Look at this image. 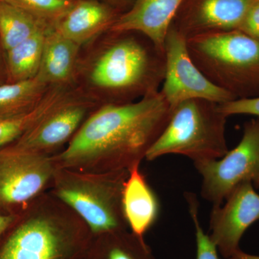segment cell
Returning <instances> with one entry per match:
<instances>
[{
	"instance_id": "cell-3",
	"label": "cell",
	"mask_w": 259,
	"mask_h": 259,
	"mask_svg": "<svg viewBox=\"0 0 259 259\" xmlns=\"http://www.w3.org/2000/svg\"><path fill=\"white\" fill-rule=\"evenodd\" d=\"M93 238L86 223L47 191L0 237V259H84Z\"/></svg>"
},
{
	"instance_id": "cell-2",
	"label": "cell",
	"mask_w": 259,
	"mask_h": 259,
	"mask_svg": "<svg viewBox=\"0 0 259 259\" xmlns=\"http://www.w3.org/2000/svg\"><path fill=\"white\" fill-rule=\"evenodd\" d=\"M164 50L132 30H109L81 48L75 88L97 105L136 102L159 91Z\"/></svg>"
},
{
	"instance_id": "cell-18",
	"label": "cell",
	"mask_w": 259,
	"mask_h": 259,
	"mask_svg": "<svg viewBox=\"0 0 259 259\" xmlns=\"http://www.w3.org/2000/svg\"><path fill=\"white\" fill-rule=\"evenodd\" d=\"M40 30L5 52L6 82H16L37 76L41 61L44 39L48 32Z\"/></svg>"
},
{
	"instance_id": "cell-15",
	"label": "cell",
	"mask_w": 259,
	"mask_h": 259,
	"mask_svg": "<svg viewBox=\"0 0 259 259\" xmlns=\"http://www.w3.org/2000/svg\"><path fill=\"white\" fill-rule=\"evenodd\" d=\"M81 48L56 30L48 32L37 77L50 88H75Z\"/></svg>"
},
{
	"instance_id": "cell-6",
	"label": "cell",
	"mask_w": 259,
	"mask_h": 259,
	"mask_svg": "<svg viewBox=\"0 0 259 259\" xmlns=\"http://www.w3.org/2000/svg\"><path fill=\"white\" fill-rule=\"evenodd\" d=\"M227 118L217 102L203 99L181 102L171 110L168 123L148 150L146 159L179 154L194 163L223 157L229 151Z\"/></svg>"
},
{
	"instance_id": "cell-26",
	"label": "cell",
	"mask_w": 259,
	"mask_h": 259,
	"mask_svg": "<svg viewBox=\"0 0 259 259\" xmlns=\"http://www.w3.org/2000/svg\"><path fill=\"white\" fill-rule=\"evenodd\" d=\"M100 1L110 5L122 14L131 9L136 0H100Z\"/></svg>"
},
{
	"instance_id": "cell-25",
	"label": "cell",
	"mask_w": 259,
	"mask_h": 259,
	"mask_svg": "<svg viewBox=\"0 0 259 259\" xmlns=\"http://www.w3.org/2000/svg\"><path fill=\"white\" fill-rule=\"evenodd\" d=\"M237 30L259 41V0H252Z\"/></svg>"
},
{
	"instance_id": "cell-12",
	"label": "cell",
	"mask_w": 259,
	"mask_h": 259,
	"mask_svg": "<svg viewBox=\"0 0 259 259\" xmlns=\"http://www.w3.org/2000/svg\"><path fill=\"white\" fill-rule=\"evenodd\" d=\"M252 0H183L171 27L186 39L237 30Z\"/></svg>"
},
{
	"instance_id": "cell-16",
	"label": "cell",
	"mask_w": 259,
	"mask_h": 259,
	"mask_svg": "<svg viewBox=\"0 0 259 259\" xmlns=\"http://www.w3.org/2000/svg\"><path fill=\"white\" fill-rule=\"evenodd\" d=\"M139 167L136 165L129 170L122 193V207L130 231L144 238L157 220L160 206Z\"/></svg>"
},
{
	"instance_id": "cell-24",
	"label": "cell",
	"mask_w": 259,
	"mask_h": 259,
	"mask_svg": "<svg viewBox=\"0 0 259 259\" xmlns=\"http://www.w3.org/2000/svg\"><path fill=\"white\" fill-rule=\"evenodd\" d=\"M221 111L229 117L231 115H253L259 119V96L251 98L236 99L220 104Z\"/></svg>"
},
{
	"instance_id": "cell-22",
	"label": "cell",
	"mask_w": 259,
	"mask_h": 259,
	"mask_svg": "<svg viewBox=\"0 0 259 259\" xmlns=\"http://www.w3.org/2000/svg\"><path fill=\"white\" fill-rule=\"evenodd\" d=\"M23 10L54 30L76 0H0Z\"/></svg>"
},
{
	"instance_id": "cell-7",
	"label": "cell",
	"mask_w": 259,
	"mask_h": 259,
	"mask_svg": "<svg viewBox=\"0 0 259 259\" xmlns=\"http://www.w3.org/2000/svg\"><path fill=\"white\" fill-rule=\"evenodd\" d=\"M51 156L6 146L0 150V209L17 214L50 189Z\"/></svg>"
},
{
	"instance_id": "cell-21",
	"label": "cell",
	"mask_w": 259,
	"mask_h": 259,
	"mask_svg": "<svg viewBox=\"0 0 259 259\" xmlns=\"http://www.w3.org/2000/svg\"><path fill=\"white\" fill-rule=\"evenodd\" d=\"M44 30H53L23 10L0 1V42L5 52Z\"/></svg>"
},
{
	"instance_id": "cell-14",
	"label": "cell",
	"mask_w": 259,
	"mask_h": 259,
	"mask_svg": "<svg viewBox=\"0 0 259 259\" xmlns=\"http://www.w3.org/2000/svg\"><path fill=\"white\" fill-rule=\"evenodd\" d=\"M183 0H136L111 30H132L147 36L164 50L165 38Z\"/></svg>"
},
{
	"instance_id": "cell-4",
	"label": "cell",
	"mask_w": 259,
	"mask_h": 259,
	"mask_svg": "<svg viewBox=\"0 0 259 259\" xmlns=\"http://www.w3.org/2000/svg\"><path fill=\"white\" fill-rule=\"evenodd\" d=\"M129 170L88 172L56 168L50 189L86 223L93 236L130 230L122 207Z\"/></svg>"
},
{
	"instance_id": "cell-23",
	"label": "cell",
	"mask_w": 259,
	"mask_h": 259,
	"mask_svg": "<svg viewBox=\"0 0 259 259\" xmlns=\"http://www.w3.org/2000/svg\"><path fill=\"white\" fill-rule=\"evenodd\" d=\"M191 218L195 229L197 256L196 259H221L218 255L217 247L211 240L209 235L204 233L201 226L198 215V202L197 197L192 193L186 194Z\"/></svg>"
},
{
	"instance_id": "cell-5",
	"label": "cell",
	"mask_w": 259,
	"mask_h": 259,
	"mask_svg": "<svg viewBox=\"0 0 259 259\" xmlns=\"http://www.w3.org/2000/svg\"><path fill=\"white\" fill-rule=\"evenodd\" d=\"M192 60L207 79L235 99L259 96V41L238 30L187 39Z\"/></svg>"
},
{
	"instance_id": "cell-27",
	"label": "cell",
	"mask_w": 259,
	"mask_h": 259,
	"mask_svg": "<svg viewBox=\"0 0 259 259\" xmlns=\"http://www.w3.org/2000/svg\"><path fill=\"white\" fill-rule=\"evenodd\" d=\"M16 215L17 214H5L0 212V237L3 236L12 223L14 222Z\"/></svg>"
},
{
	"instance_id": "cell-1",
	"label": "cell",
	"mask_w": 259,
	"mask_h": 259,
	"mask_svg": "<svg viewBox=\"0 0 259 259\" xmlns=\"http://www.w3.org/2000/svg\"><path fill=\"white\" fill-rule=\"evenodd\" d=\"M170 115L160 90L136 102L97 107L52 161L56 168L81 171L130 170L146 158Z\"/></svg>"
},
{
	"instance_id": "cell-17",
	"label": "cell",
	"mask_w": 259,
	"mask_h": 259,
	"mask_svg": "<svg viewBox=\"0 0 259 259\" xmlns=\"http://www.w3.org/2000/svg\"><path fill=\"white\" fill-rule=\"evenodd\" d=\"M84 259H156L144 238L130 230L93 236Z\"/></svg>"
},
{
	"instance_id": "cell-11",
	"label": "cell",
	"mask_w": 259,
	"mask_h": 259,
	"mask_svg": "<svg viewBox=\"0 0 259 259\" xmlns=\"http://www.w3.org/2000/svg\"><path fill=\"white\" fill-rule=\"evenodd\" d=\"M253 184L245 182L237 186L224 205L213 206L209 237L224 258H229L240 250V241L245 232L259 221V194Z\"/></svg>"
},
{
	"instance_id": "cell-30",
	"label": "cell",
	"mask_w": 259,
	"mask_h": 259,
	"mask_svg": "<svg viewBox=\"0 0 259 259\" xmlns=\"http://www.w3.org/2000/svg\"><path fill=\"white\" fill-rule=\"evenodd\" d=\"M255 185L259 188V177L257 179L256 181L254 182Z\"/></svg>"
},
{
	"instance_id": "cell-28",
	"label": "cell",
	"mask_w": 259,
	"mask_h": 259,
	"mask_svg": "<svg viewBox=\"0 0 259 259\" xmlns=\"http://www.w3.org/2000/svg\"><path fill=\"white\" fill-rule=\"evenodd\" d=\"M6 82V69H5V51L0 42V83Z\"/></svg>"
},
{
	"instance_id": "cell-29",
	"label": "cell",
	"mask_w": 259,
	"mask_h": 259,
	"mask_svg": "<svg viewBox=\"0 0 259 259\" xmlns=\"http://www.w3.org/2000/svg\"><path fill=\"white\" fill-rule=\"evenodd\" d=\"M226 259H259V255L249 254L240 249L231 257Z\"/></svg>"
},
{
	"instance_id": "cell-20",
	"label": "cell",
	"mask_w": 259,
	"mask_h": 259,
	"mask_svg": "<svg viewBox=\"0 0 259 259\" xmlns=\"http://www.w3.org/2000/svg\"><path fill=\"white\" fill-rule=\"evenodd\" d=\"M50 88L37 76L16 82L0 83V117L30 111L42 101Z\"/></svg>"
},
{
	"instance_id": "cell-19",
	"label": "cell",
	"mask_w": 259,
	"mask_h": 259,
	"mask_svg": "<svg viewBox=\"0 0 259 259\" xmlns=\"http://www.w3.org/2000/svg\"><path fill=\"white\" fill-rule=\"evenodd\" d=\"M74 88L51 87L42 101L30 111L11 117H0V150L21 137Z\"/></svg>"
},
{
	"instance_id": "cell-10",
	"label": "cell",
	"mask_w": 259,
	"mask_h": 259,
	"mask_svg": "<svg viewBox=\"0 0 259 259\" xmlns=\"http://www.w3.org/2000/svg\"><path fill=\"white\" fill-rule=\"evenodd\" d=\"M97 107L95 102L74 88L47 115L9 146L54 156L69 144Z\"/></svg>"
},
{
	"instance_id": "cell-13",
	"label": "cell",
	"mask_w": 259,
	"mask_h": 259,
	"mask_svg": "<svg viewBox=\"0 0 259 259\" xmlns=\"http://www.w3.org/2000/svg\"><path fill=\"white\" fill-rule=\"evenodd\" d=\"M121 15L100 0H76L54 30L83 47L111 30Z\"/></svg>"
},
{
	"instance_id": "cell-8",
	"label": "cell",
	"mask_w": 259,
	"mask_h": 259,
	"mask_svg": "<svg viewBox=\"0 0 259 259\" xmlns=\"http://www.w3.org/2000/svg\"><path fill=\"white\" fill-rule=\"evenodd\" d=\"M202 177L201 194L213 206L223 204L232 191L259 177V119L245 122L241 141L219 159L194 162Z\"/></svg>"
},
{
	"instance_id": "cell-9",
	"label": "cell",
	"mask_w": 259,
	"mask_h": 259,
	"mask_svg": "<svg viewBox=\"0 0 259 259\" xmlns=\"http://www.w3.org/2000/svg\"><path fill=\"white\" fill-rule=\"evenodd\" d=\"M165 74L160 90L171 110L181 102L203 99L223 104L236 100L211 82L191 57L187 39L170 27L164 42Z\"/></svg>"
}]
</instances>
